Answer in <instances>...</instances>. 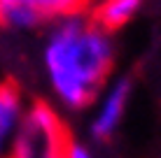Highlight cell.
Returning a JSON list of instances; mask_svg holds the SVG:
<instances>
[{
  "mask_svg": "<svg viewBox=\"0 0 161 158\" xmlns=\"http://www.w3.org/2000/svg\"><path fill=\"white\" fill-rule=\"evenodd\" d=\"M49 86L61 105L84 110L108 84L114 63L110 30L98 26L86 9L54 19L42 47Z\"/></svg>",
  "mask_w": 161,
  "mask_h": 158,
  "instance_id": "1",
  "label": "cell"
},
{
  "mask_svg": "<svg viewBox=\"0 0 161 158\" xmlns=\"http://www.w3.org/2000/svg\"><path fill=\"white\" fill-rule=\"evenodd\" d=\"M73 133L47 100H31L7 158H68Z\"/></svg>",
  "mask_w": 161,
  "mask_h": 158,
  "instance_id": "2",
  "label": "cell"
},
{
  "mask_svg": "<svg viewBox=\"0 0 161 158\" xmlns=\"http://www.w3.org/2000/svg\"><path fill=\"white\" fill-rule=\"evenodd\" d=\"M131 79L129 77H119L114 79L112 84L105 89V93L98 100L96 114L91 119V126H89V133L96 142H108L114 133H117L121 119H124L126 105H129L131 98Z\"/></svg>",
  "mask_w": 161,
  "mask_h": 158,
  "instance_id": "3",
  "label": "cell"
},
{
  "mask_svg": "<svg viewBox=\"0 0 161 158\" xmlns=\"http://www.w3.org/2000/svg\"><path fill=\"white\" fill-rule=\"evenodd\" d=\"M26 112L24 91L12 79L0 81V158H7L16 128Z\"/></svg>",
  "mask_w": 161,
  "mask_h": 158,
  "instance_id": "4",
  "label": "cell"
},
{
  "mask_svg": "<svg viewBox=\"0 0 161 158\" xmlns=\"http://www.w3.org/2000/svg\"><path fill=\"white\" fill-rule=\"evenodd\" d=\"M140 5L142 0H101L91 16L105 30H117L140 12Z\"/></svg>",
  "mask_w": 161,
  "mask_h": 158,
  "instance_id": "5",
  "label": "cell"
},
{
  "mask_svg": "<svg viewBox=\"0 0 161 158\" xmlns=\"http://www.w3.org/2000/svg\"><path fill=\"white\" fill-rule=\"evenodd\" d=\"M68 158H93V156H91V151H89L84 144H77L75 140H73L70 151H68Z\"/></svg>",
  "mask_w": 161,
  "mask_h": 158,
  "instance_id": "6",
  "label": "cell"
}]
</instances>
